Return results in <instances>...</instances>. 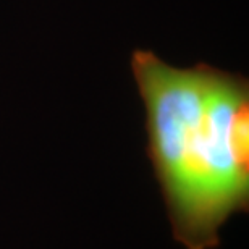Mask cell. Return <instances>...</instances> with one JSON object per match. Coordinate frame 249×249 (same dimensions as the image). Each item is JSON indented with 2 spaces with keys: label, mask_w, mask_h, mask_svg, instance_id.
Here are the masks:
<instances>
[{
  "label": "cell",
  "mask_w": 249,
  "mask_h": 249,
  "mask_svg": "<svg viewBox=\"0 0 249 249\" xmlns=\"http://www.w3.org/2000/svg\"><path fill=\"white\" fill-rule=\"evenodd\" d=\"M131 71L173 236L186 249H215L228 218L249 207L248 78L207 63L177 68L141 49Z\"/></svg>",
  "instance_id": "cell-1"
}]
</instances>
